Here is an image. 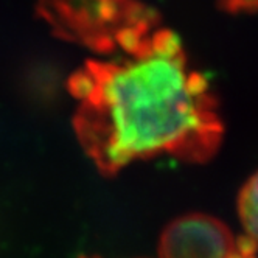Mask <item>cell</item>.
Instances as JSON below:
<instances>
[{
  "label": "cell",
  "instance_id": "cell-1",
  "mask_svg": "<svg viewBox=\"0 0 258 258\" xmlns=\"http://www.w3.org/2000/svg\"><path fill=\"white\" fill-rule=\"evenodd\" d=\"M77 100L72 123L103 176L159 156L210 160L224 124L209 81L195 70L179 36L167 28L117 59H89L69 77Z\"/></svg>",
  "mask_w": 258,
  "mask_h": 258
},
{
  "label": "cell",
  "instance_id": "cell-2",
  "mask_svg": "<svg viewBox=\"0 0 258 258\" xmlns=\"http://www.w3.org/2000/svg\"><path fill=\"white\" fill-rule=\"evenodd\" d=\"M34 10L53 36L98 54H129L160 28L140 0H36Z\"/></svg>",
  "mask_w": 258,
  "mask_h": 258
},
{
  "label": "cell",
  "instance_id": "cell-3",
  "mask_svg": "<svg viewBox=\"0 0 258 258\" xmlns=\"http://www.w3.org/2000/svg\"><path fill=\"white\" fill-rule=\"evenodd\" d=\"M236 244L223 221L206 213H187L163 229L159 258H230Z\"/></svg>",
  "mask_w": 258,
  "mask_h": 258
},
{
  "label": "cell",
  "instance_id": "cell-4",
  "mask_svg": "<svg viewBox=\"0 0 258 258\" xmlns=\"http://www.w3.org/2000/svg\"><path fill=\"white\" fill-rule=\"evenodd\" d=\"M238 216L246 230V236L258 244V173H255L239 191Z\"/></svg>",
  "mask_w": 258,
  "mask_h": 258
},
{
  "label": "cell",
  "instance_id": "cell-5",
  "mask_svg": "<svg viewBox=\"0 0 258 258\" xmlns=\"http://www.w3.org/2000/svg\"><path fill=\"white\" fill-rule=\"evenodd\" d=\"M219 7L230 11V13H239V11H258V0H219Z\"/></svg>",
  "mask_w": 258,
  "mask_h": 258
},
{
  "label": "cell",
  "instance_id": "cell-6",
  "mask_svg": "<svg viewBox=\"0 0 258 258\" xmlns=\"http://www.w3.org/2000/svg\"><path fill=\"white\" fill-rule=\"evenodd\" d=\"M230 258H255V243L247 236L238 239L236 250Z\"/></svg>",
  "mask_w": 258,
  "mask_h": 258
}]
</instances>
